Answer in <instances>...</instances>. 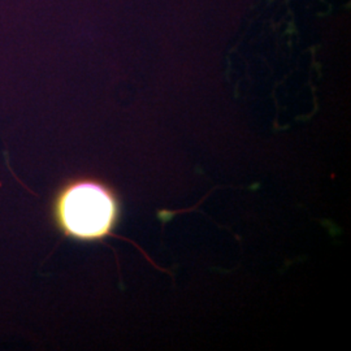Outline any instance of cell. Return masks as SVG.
I'll list each match as a JSON object with an SVG mask.
<instances>
[{
	"mask_svg": "<svg viewBox=\"0 0 351 351\" xmlns=\"http://www.w3.org/2000/svg\"><path fill=\"white\" fill-rule=\"evenodd\" d=\"M121 213L117 190L93 175L65 178L52 193L49 206L55 230L82 243H101L114 236Z\"/></svg>",
	"mask_w": 351,
	"mask_h": 351,
	"instance_id": "1",
	"label": "cell"
}]
</instances>
